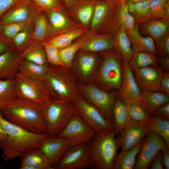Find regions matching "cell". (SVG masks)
<instances>
[{
  "instance_id": "cell-1",
  "label": "cell",
  "mask_w": 169,
  "mask_h": 169,
  "mask_svg": "<svg viewBox=\"0 0 169 169\" xmlns=\"http://www.w3.org/2000/svg\"><path fill=\"white\" fill-rule=\"evenodd\" d=\"M0 124L7 134L5 140L0 143L1 158L7 161L20 157L27 151L39 148L47 133L38 134L9 122L0 113Z\"/></svg>"
},
{
  "instance_id": "cell-2",
  "label": "cell",
  "mask_w": 169,
  "mask_h": 169,
  "mask_svg": "<svg viewBox=\"0 0 169 169\" xmlns=\"http://www.w3.org/2000/svg\"><path fill=\"white\" fill-rule=\"evenodd\" d=\"M39 105L17 97L0 110L7 120L28 131L38 134L47 133V127L42 118Z\"/></svg>"
},
{
  "instance_id": "cell-3",
  "label": "cell",
  "mask_w": 169,
  "mask_h": 169,
  "mask_svg": "<svg viewBox=\"0 0 169 169\" xmlns=\"http://www.w3.org/2000/svg\"><path fill=\"white\" fill-rule=\"evenodd\" d=\"M44 81L52 98L72 102L82 96L77 77L64 66L49 65Z\"/></svg>"
},
{
  "instance_id": "cell-4",
  "label": "cell",
  "mask_w": 169,
  "mask_h": 169,
  "mask_svg": "<svg viewBox=\"0 0 169 169\" xmlns=\"http://www.w3.org/2000/svg\"><path fill=\"white\" fill-rule=\"evenodd\" d=\"M39 106L47 135L51 137L59 135L76 111L72 102L53 98Z\"/></svg>"
},
{
  "instance_id": "cell-5",
  "label": "cell",
  "mask_w": 169,
  "mask_h": 169,
  "mask_svg": "<svg viewBox=\"0 0 169 169\" xmlns=\"http://www.w3.org/2000/svg\"><path fill=\"white\" fill-rule=\"evenodd\" d=\"M100 53L102 59L93 77V84L108 91L118 90L121 83L123 60L114 50Z\"/></svg>"
},
{
  "instance_id": "cell-6",
  "label": "cell",
  "mask_w": 169,
  "mask_h": 169,
  "mask_svg": "<svg viewBox=\"0 0 169 169\" xmlns=\"http://www.w3.org/2000/svg\"><path fill=\"white\" fill-rule=\"evenodd\" d=\"M115 131L105 135H96L89 143L91 167L96 169H113L120 147Z\"/></svg>"
},
{
  "instance_id": "cell-7",
  "label": "cell",
  "mask_w": 169,
  "mask_h": 169,
  "mask_svg": "<svg viewBox=\"0 0 169 169\" xmlns=\"http://www.w3.org/2000/svg\"><path fill=\"white\" fill-rule=\"evenodd\" d=\"M81 95L100 111L108 120L113 123V106L117 97V90L111 92L103 90L94 84L79 83Z\"/></svg>"
},
{
  "instance_id": "cell-8",
  "label": "cell",
  "mask_w": 169,
  "mask_h": 169,
  "mask_svg": "<svg viewBox=\"0 0 169 169\" xmlns=\"http://www.w3.org/2000/svg\"><path fill=\"white\" fill-rule=\"evenodd\" d=\"M72 102L77 113L96 134L105 135L115 131L114 124L106 119L97 108L83 97Z\"/></svg>"
},
{
  "instance_id": "cell-9",
  "label": "cell",
  "mask_w": 169,
  "mask_h": 169,
  "mask_svg": "<svg viewBox=\"0 0 169 169\" xmlns=\"http://www.w3.org/2000/svg\"><path fill=\"white\" fill-rule=\"evenodd\" d=\"M17 97L41 105L52 98L44 81L28 79L18 73L14 77Z\"/></svg>"
},
{
  "instance_id": "cell-10",
  "label": "cell",
  "mask_w": 169,
  "mask_h": 169,
  "mask_svg": "<svg viewBox=\"0 0 169 169\" xmlns=\"http://www.w3.org/2000/svg\"><path fill=\"white\" fill-rule=\"evenodd\" d=\"M116 5L110 0L95 2L94 13L90 23L94 29L103 34H113L115 32V13Z\"/></svg>"
},
{
  "instance_id": "cell-11",
  "label": "cell",
  "mask_w": 169,
  "mask_h": 169,
  "mask_svg": "<svg viewBox=\"0 0 169 169\" xmlns=\"http://www.w3.org/2000/svg\"><path fill=\"white\" fill-rule=\"evenodd\" d=\"M96 134L95 131L76 111L58 136L68 139L71 147L81 144L89 143Z\"/></svg>"
},
{
  "instance_id": "cell-12",
  "label": "cell",
  "mask_w": 169,
  "mask_h": 169,
  "mask_svg": "<svg viewBox=\"0 0 169 169\" xmlns=\"http://www.w3.org/2000/svg\"><path fill=\"white\" fill-rule=\"evenodd\" d=\"M141 146L134 168L147 169L157 153L169 148L165 140L157 133L150 131Z\"/></svg>"
},
{
  "instance_id": "cell-13",
  "label": "cell",
  "mask_w": 169,
  "mask_h": 169,
  "mask_svg": "<svg viewBox=\"0 0 169 169\" xmlns=\"http://www.w3.org/2000/svg\"><path fill=\"white\" fill-rule=\"evenodd\" d=\"M89 143L71 147L64 153L55 167L56 169H83L91 167Z\"/></svg>"
},
{
  "instance_id": "cell-14",
  "label": "cell",
  "mask_w": 169,
  "mask_h": 169,
  "mask_svg": "<svg viewBox=\"0 0 169 169\" xmlns=\"http://www.w3.org/2000/svg\"><path fill=\"white\" fill-rule=\"evenodd\" d=\"M81 50L74 58L70 69L77 78L89 83L92 81L102 58L94 53Z\"/></svg>"
},
{
  "instance_id": "cell-15",
  "label": "cell",
  "mask_w": 169,
  "mask_h": 169,
  "mask_svg": "<svg viewBox=\"0 0 169 169\" xmlns=\"http://www.w3.org/2000/svg\"><path fill=\"white\" fill-rule=\"evenodd\" d=\"M141 92L129 62L123 60L121 83L117 97L127 104H140Z\"/></svg>"
},
{
  "instance_id": "cell-16",
  "label": "cell",
  "mask_w": 169,
  "mask_h": 169,
  "mask_svg": "<svg viewBox=\"0 0 169 169\" xmlns=\"http://www.w3.org/2000/svg\"><path fill=\"white\" fill-rule=\"evenodd\" d=\"M71 147L69 140L65 137L47 135L42 141L39 148L51 166L55 169L63 156Z\"/></svg>"
},
{
  "instance_id": "cell-17",
  "label": "cell",
  "mask_w": 169,
  "mask_h": 169,
  "mask_svg": "<svg viewBox=\"0 0 169 169\" xmlns=\"http://www.w3.org/2000/svg\"><path fill=\"white\" fill-rule=\"evenodd\" d=\"M148 122L131 120L128 122L120 132L121 136L118 139L121 151L133 147L144 139L150 131Z\"/></svg>"
},
{
  "instance_id": "cell-18",
  "label": "cell",
  "mask_w": 169,
  "mask_h": 169,
  "mask_svg": "<svg viewBox=\"0 0 169 169\" xmlns=\"http://www.w3.org/2000/svg\"><path fill=\"white\" fill-rule=\"evenodd\" d=\"M132 70L136 82L142 91H159L163 70L158 65Z\"/></svg>"
},
{
  "instance_id": "cell-19",
  "label": "cell",
  "mask_w": 169,
  "mask_h": 169,
  "mask_svg": "<svg viewBox=\"0 0 169 169\" xmlns=\"http://www.w3.org/2000/svg\"><path fill=\"white\" fill-rule=\"evenodd\" d=\"M90 34L83 39L79 40L81 49L93 53L114 50L113 35Z\"/></svg>"
},
{
  "instance_id": "cell-20",
  "label": "cell",
  "mask_w": 169,
  "mask_h": 169,
  "mask_svg": "<svg viewBox=\"0 0 169 169\" xmlns=\"http://www.w3.org/2000/svg\"><path fill=\"white\" fill-rule=\"evenodd\" d=\"M13 49L0 54V80L14 78L24 60Z\"/></svg>"
},
{
  "instance_id": "cell-21",
  "label": "cell",
  "mask_w": 169,
  "mask_h": 169,
  "mask_svg": "<svg viewBox=\"0 0 169 169\" xmlns=\"http://www.w3.org/2000/svg\"><path fill=\"white\" fill-rule=\"evenodd\" d=\"M20 158V169H54L39 148L27 151Z\"/></svg>"
},
{
  "instance_id": "cell-22",
  "label": "cell",
  "mask_w": 169,
  "mask_h": 169,
  "mask_svg": "<svg viewBox=\"0 0 169 169\" xmlns=\"http://www.w3.org/2000/svg\"><path fill=\"white\" fill-rule=\"evenodd\" d=\"M136 25L131 30L126 31L131 43L133 53L146 52L156 55L157 51L155 43L151 37H143Z\"/></svg>"
},
{
  "instance_id": "cell-23",
  "label": "cell",
  "mask_w": 169,
  "mask_h": 169,
  "mask_svg": "<svg viewBox=\"0 0 169 169\" xmlns=\"http://www.w3.org/2000/svg\"><path fill=\"white\" fill-rule=\"evenodd\" d=\"M169 102V96L161 91H142L140 104L151 115L160 107Z\"/></svg>"
},
{
  "instance_id": "cell-24",
  "label": "cell",
  "mask_w": 169,
  "mask_h": 169,
  "mask_svg": "<svg viewBox=\"0 0 169 169\" xmlns=\"http://www.w3.org/2000/svg\"><path fill=\"white\" fill-rule=\"evenodd\" d=\"M49 64L41 65L24 60L21 64L18 73L28 79L37 81H44Z\"/></svg>"
},
{
  "instance_id": "cell-25",
  "label": "cell",
  "mask_w": 169,
  "mask_h": 169,
  "mask_svg": "<svg viewBox=\"0 0 169 169\" xmlns=\"http://www.w3.org/2000/svg\"><path fill=\"white\" fill-rule=\"evenodd\" d=\"M114 50L117 52L124 60L129 62L133 52L130 40L126 31L123 29L117 30L113 35Z\"/></svg>"
},
{
  "instance_id": "cell-26",
  "label": "cell",
  "mask_w": 169,
  "mask_h": 169,
  "mask_svg": "<svg viewBox=\"0 0 169 169\" xmlns=\"http://www.w3.org/2000/svg\"><path fill=\"white\" fill-rule=\"evenodd\" d=\"M143 139L133 147L121 151L117 154L113 169H132L135 165L136 157L140 151Z\"/></svg>"
},
{
  "instance_id": "cell-27",
  "label": "cell",
  "mask_w": 169,
  "mask_h": 169,
  "mask_svg": "<svg viewBox=\"0 0 169 169\" xmlns=\"http://www.w3.org/2000/svg\"><path fill=\"white\" fill-rule=\"evenodd\" d=\"M140 25L142 30L156 41L169 32V19H150Z\"/></svg>"
},
{
  "instance_id": "cell-28",
  "label": "cell",
  "mask_w": 169,
  "mask_h": 169,
  "mask_svg": "<svg viewBox=\"0 0 169 169\" xmlns=\"http://www.w3.org/2000/svg\"><path fill=\"white\" fill-rule=\"evenodd\" d=\"M115 22V32L120 29L127 31L136 25L134 18L128 11V6L124 3L116 4Z\"/></svg>"
},
{
  "instance_id": "cell-29",
  "label": "cell",
  "mask_w": 169,
  "mask_h": 169,
  "mask_svg": "<svg viewBox=\"0 0 169 169\" xmlns=\"http://www.w3.org/2000/svg\"><path fill=\"white\" fill-rule=\"evenodd\" d=\"M113 124L116 133L120 132L131 120L128 111L127 104L117 97L113 109Z\"/></svg>"
},
{
  "instance_id": "cell-30",
  "label": "cell",
  "mask_w": 169,
  "mask_h": 169,
  "mask_svg": "<svg viewBox=\"0 0 169 169\" xmlns=\"http://www.w3.org/2000/svg\"><path fill=\"white\" fill-rule=\"evenodd\" d=\"M61 9L49 11L50 22L55 30L66 31L82 27L74 23Z\"/></svg>"
},
{
  "instance_id": "cell-31",
  "label": "cell",
  "mask_w": 169,
  "mask_h": 169,
  "mask_svg": "<svg viewBox=\"0 0 169 169\" xmlns=\"http://www.w3.org/2000/svg\"><path fill=\"white\" fill-rule=\"evenodd\" d=\"M85 32L86 29L82 27L73 29L63 32L47 42L60 49L70 45L75 39L81 36Z\"/></svg>"
},
{
  "instance_id": "cell-32",
  "label": "cell",
  "mask_w": 169,
  "mask_h": 169,
  "mask_svg": "<svg viewBox=\"0 0 169 169\" xmlns=\"http://www.w3.org/2000/svg\"><path fill=\"white\" fill-rule=\"evenodd\" d=\"M95 2L88 0H77L71 11L76 13L77 17L83 25L90 23L94 13Z\"/></svg>"
},
{
  "instance_id": "cell-33",
  "label": "cell",
  "mask_w": 169,
  "mask_h": 169,
  "mask_svg": "<svg viewBox=\"0 0 169 169\" xmlns=\"http://www.w3.org/2000/svg\"><path fill=\"white\" fill-rule=\"evenodd\" d=\"M128 10L138 26L151 19L149 0L133 3L128 6Z\"/></svg>"
},
{
  "instance_id": "cell-34",
  "label": "cell",
  "mask_w": 169,
  "mask_h": 169,
  "mask_svg": "<svg viewBox=\"0 0 169 169\" xmlns=\"http://www.w3.org/2000/svg\"><path fill=\"white\" fill-rule=\"evenodd\" d=\"M17 97L14 78L0 80V110Z\"/></svg>"
},
{
  "instance_id": "cell-35",
  "label": "cell",
  "mask_w": 169,
  "mask_h": 169,
  "mask_svg": "<svg viewBox=\"0 0 169 169\" xmlns=\"http://www.w3.org/2000/svg\"><path fill=\"white\" fill-rule=\"evenodd\" d=\"M158 57L156 55L147 52H134L128 62L132 70H134L151 65H157Z\"/></svg>"
},
{
  "instance_id": "cell-36",
  "label": "cell",
  "mask_w": 169,
  "mask_h": 169,
  "mask_svg": "<svg viewBox=\"0 0 169 169\" xmlns=\"http://www.w3.org/2000/svg\"><path fill=\"white\" fill-rule=\"evenodd\" d=\"M150 131L155 132L161 136L169 146V120L164 118L151 115L148 122Z\"/></svg>"
},
{
  "instance_id": "cell-37",
  "label": "cell",
  "mask_w": 169,
  "mask_h": 169,
  "mask_svg": "<svg viewBox=\"0 0 169 169\" xmlns=\"http://www.w3.org/2000/svg\"><path fill=\"white\" fill-rule=\"evenodd\" d=\"M21 56L24 60L41 65L48 64L43 44L31 47Z\"/></svg>"
},
{
  "instance_id": "cell-38",
  "label": "cell",
  "mask_w": 169,
  "mask_h": 169,
  "mask_svg": "<svg viewBox=\"0 0 169 169\" xmlns=\"http://www.w3.org/2000/svg\"><path fill=\"white\" fill-rule=\"evenodd\" d=\"M81 43L79 40L65 48L59 49V56L64 66L70 69L75 55L81 49Z\"/></svg>"
},
{
  "instance_id": "cell-39",
  "label": "cell",
  "mask_w": 169,
  "mask_h": 169,
  "mask_svg": "<svg viewBox=\"0 0 169 169\" xmlns=\"http://www.w3.org/2000/svg\"><path fill=\"white\" fill-rule=\"evenodd\" d=\"M128 111L131 120L136 121L148 122L151 116L139 103L127 104Z\"/></svg>"
},
{
  "instance_id": "cell-40",
  "label": "cell",
  "mask_w": 169,
  "mask_h": 169,
  "mask_svg": "<svg viewBox=\"0 0 169 169\" xmlns=\"http://www.w3.org/2000/svg\"><path fill=\"white\" fill-rule=\"evenodd\" d=\"M29 10L25 6L18 7L4 16L1 22L4 23H18L26 20L28 17Z\"/></svg>"
},
{
  "instance_id": "cell-41",
  "label": "cell",
  "mask_w": 169,
  "mask_h": 169,
  "mask_svg": "<svg viewBox=\"0 0 169 169\" xmlns=\"http://www.w3.org/2000/svg\"><path fill=\"white\" fill-rule=\"evenodd\" d=\"M151 11V19L163 18L166 5L169 0H148Z\"/></svg>"
},
{
  "instance_id": "cell-42",
  "label": "cell",
  "mask_w": 169,
  "mask_h": 169,
  "mask_svg": "<svg viewBox=\"0 0 169 169\" xmlns=\"http://www.w3.org/2000/svg\"><path fill=\"white\" fill-rule=\"evenodd\" d=\"M43 44L48 64L51 65L64 66L59 56V49L50 45L47 42L43 43Z\"/></svg>"
},
{
  "instance_id": "cell-43",
  "label": "cell",
  "mask_w": 169,
  "mask_h": 169,
  "mask_svg": "<svg viewBox=\"0 0 169 169\" xmlns=\"http://www.w3.org/2000/svg\"><path fill=\"white\" fill-rule=\"evenodd\" d=\"M48 29V23L46 17L41 15L36 19L34 37L36 41L43 39L46 35Z\"/></svg>"
},
{
  "instance_id": "cell-44",
  "label": "cell",
  "mask_w": 169,
  "mask_h": 169,
  "mask_svg": "<svg viewBox=\"0 0 169 169\" xmlns=\"http://www.w3.org/2000/svg\"><path fill=\"white\" fill-rule=\"evenodd\" d=\"M161 57L169 56V32H168L156 41Z\"/></svg>"
},
{
  "instance_id": "cell-45",
  "label": "cell",
  "mask_w": 169,
  "mask_h": 169,
  "mask_svg": "<svg viewBox=\"0 0 169 169\" xmlns=\"http://www.w3.org/2000/svg\"><path fill=\"white\" fill-rule=\"evenodd\" d=\"M41 7L49 10L61 9L63 6L60 0H34Z\"/></svg>"
},
{
  "instance_id": "cell-46",
  "label": "cell",
  "mask_w": 169,
  "mask_h": 169,
  "mask_svg": "<svg viewBox=\"0 0 169 169\" xmlns=\"http://www.w3.org/2000/svg\"><path fill=\"white\" fill-rule=\"evenodd\" d=\"M23 28V25L19 23L12 24L6 26L4 29V32L8 38H13L22 31Z\"/></svg>"
},
{
  "instance_id": "cell-47",
  "label": "cell",
  "mask_w": 169,
  "mask_h": 169,
  "mask_svg": "<svg viewBox=\"0 0 169 169\" xmlns=\"http://www.w3.org/2000/svg\"><path fill=\"white\" fill-rule=\"evenodd\" d=\"M169 96V72L163 71L159 91Z\"/></svg>"
},
{
  "instance_id": "cell-48",
  "label": "cell",
  "mask_w": 169,
  "mask_h": 169,
  "mask_svg": "<svg viewBox=\"0 0 169 169\" xmlns=\"http://www.w3.org/2000/svg\"><path fill=\"white\" fill-rule=\"evenodd\" d=\"M153 115L169 120V102L158 108Z\"/></svg>"
},
{
  "instance_id": "cell-49",
  "label": "cell",
  "mask_w": 169,
  "mask_h": 169,
  "mask_svg": "<svg viewBox=\"0 0 169 169\" xmlns=\"http://www.w3.org/2000/svg\"><path fill=\"white\" fill-rule=\"evenodd\" d=\"M27 36L26 31H21L14 38V45L18 48H20L24 44Z\"/></svg>"
},
{
  "instance_id": "cell-50",
  "label": "cell",
  "mask_w": 169,
  "mask_h": 169,
  "mask_svg": "<svg viewBox=\"0 0 169 169\" xmlns=\"http://www.w3.org/2000/svg\"><path fill=\"white\" fill-rule=\"evenodd\" d=\"M161 151L157 153L151 163L149 168L151 169H163L161 160Z\"/></svg>"
},
{
  "instance_id": "cell-51",
  "label": "cell",
  "mask_w": 169,
  "mask_h": 169,
  "mask_svg": "<svg viewBox=\"0 0 169 169\" xmlns=\"http://www.w3.org/2000/svg\"><path fill=\"white\" fill-rule=\"evenodd\" d=\"M17 0H0V16Z\"/></svg>"
},
{
  "instance_id": "cell-52",
  "label": "cell",
  "mask_w": 169,
  "mask_h": 169,
  "mask_svg": "<svg viewBox=\"0 0 169 169\" xmlns=\"http://www.w3.org/2000/svg\"><path fill=\"white\" fill-rule=\"evenodd\" d=\"M157 64L159 65L166 71H169V56L158 57Z\"/></svg>"
},
{
  "instance_id": "cell-53",
  "label": "cell",
  "mask_w": 169,
  "mask_h": 169,
  "mask_svg": "<svg viewBox=\"0 0 169 169\" xmlns=\"http://www.w3.org/2000/svg\"><path fill=\"white\" fill-rule=\"evenodd\" d=\"M161 160L163 166L166 169H169V148L161 151Z\"/></svg>"
},
{
  "instance_id": "cell-54",
  "label": "cell",
  "mask_w": 169,
  "mask_h": 169,
  "mask_svg": "<svg viewBox=\"0 0 169 169\" xmlns=\"http://www.w3.org/2000/svg\"><path fill=\"white\" fill-rule=\"evenodd\" d=\"M11 49L9 44L3 41H0V54Z\"/></svg>"
},
{
  "instance_id": "cell-55",
  "label": "cell",
  "mask_w": 169,
  "mask_h": 169,
  "mask_svg": "<svg viewBox=\"0 0 169 169\" xmlns=\"http://www.w3.org/2000/svg\"><path fill=\"white\" fill-rule=\"evenodd\" d=\"M66 8L71 11L77 0H62Z\"/></svg>"
},
{
  "instance_id": "cell-56",
  "label": "cell",
  "mask_w": 169,
  "mask_h": 169,
  "mask_svg": "<svg viewBox=\"0 0 169 169\" xmlns=\"http://www.w3.org/2000/svg\"><path fill=\"white\" fill-rule=\"evenodd\" d=\"M7 134L0 124V143L3 142L6 139Z\"/></svg>"
},
{
  "instance_id": "cell-57",
  "label": "cell",
  "mask_w": 169,
  "mask_h": 169,
  "mask_svg": "<svg viewBox=\"0 0 169 169\" xmlns=\"http://www.w3.org/2000/svg\"><path fill=\"white\" fill-rule=\"evenodd\" d=\"M148 0H125L124 4L127 6L133 3L141 2Z\"/></svg>"
},
{
  "instance_id": "cell-58",
  "label": "cell",
  "mask_w": 169,
  "mask_h": 169,
  "mask_svg": "<svg viewBox=\"0 0 169 169\" xmlns=\"http://www.w3.org/2000/svg\"><path fill=\"white\" fill-rule=\"evenodd\" d=\"M115 4L124 3L125 0H110Z\"/></svg>"
},
{
  "instance_id": "cell-59",
  "label": "cell",
  "mask_w": 169,
  "mask_h": 169,
  "mask_svg": "<svg viewBox=\"0 0 169 169\" xmlns=\"http://www.w3.org/2000/svg\"><path fill=\"white\" fill-rule=\"evenodd\" d=\"M89 0V1H94V2H96V1L102 0Z\"/></svg>"
},
{
  "instance_id": "cell-60",
  "label": "cell",
  "mask_w": 169,
  "mask_h": 169,
  "mask_svg": "<svg viewBox=\"0 0 169 169\" xmlns=\"http://www.w3.org/2000/svg\"><path fill=\"white\" fill-rule=\"evenodd\" d=\"M1 28H0V31H1Z\"/></svg>"
}]
</instances>
